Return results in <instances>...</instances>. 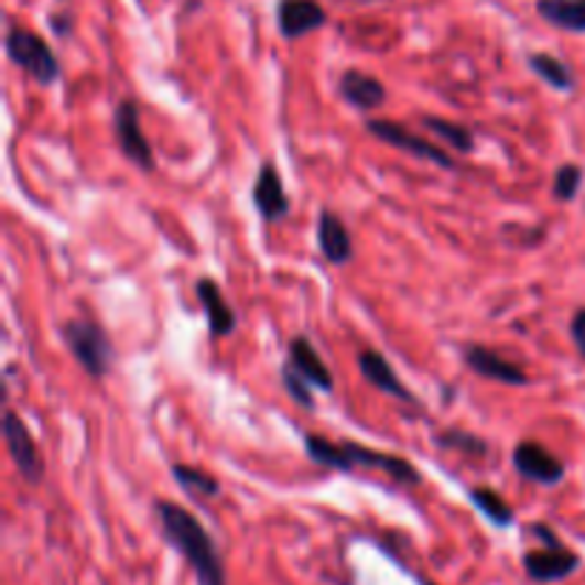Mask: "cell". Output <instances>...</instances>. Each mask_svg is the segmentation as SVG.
I'll return each mask as SVG.
<instances>
[{
  "label": "cell",
  "mask_w": 585,
  "mask_h": 585,
  "mask_svg": "<svg viewBox=\"0 0 585 585\" xmlns=\"http://www.w3.org/2000/svg\"><path fill=\"white\" fill-rule=\"evenodd\" d=\"M579 557L563 543L543 545V549H531L523 554V568L529 579L534 583H560V579L572 577L577 572Z\"/></svg>",
  "instance_id": "8fae6325"
},
{
  "label": "cell",
  "mask_w": 585,
  "mask_h": 585,
  "mask_svg": "<svg viewBox=\"0 0 585 585\" xmlns=\"http://www.w3.org/2000/svg\"><path fill=\"white\" fill-rule=\"evenodd\" d=\"M328 14L317 0H280L278 7V26L280 35L286 41L308 35L314 29L326 26Z\"/></svg>",
  "instance_id": "2e32d148"
},
{
  "label": "cell",
  "mask_w": 585,
  "mask_h": 585,
  "mask_svg": "<svg viewBox=\"0 0 585 585\" xmlns=\"http://www.w3.org/2000/svg\"><path fill=\"white\" fill-rule=\"evenodd\" d=\"M251 203H254V209L266 224H280L292 212V201H289V192L274 161L260 163V172L254 177V186H251Z\"/></svg>",
  "instance_id": "ba28073f"
},
{
  "label": "cell",
  "mask_w": 585,
  "mask_h": 585,
  "mask_svg": "<svg viewBox=\"0 0 585 585\" xmlns=\"http://www.w3.org/2000/svg\"><path fill=\"white\" fill-rule=\"evenodd\" d=\"M280 383H283L286 394L300 405V409L314 411V389L297 375V371L289 369L286 362H283V369H280Z\"/></svg>",
  "instance_id": "d4e9b609"
},
{
  "label": "cell",
  "mask_w": 585,
  "mask_h": 585,
  "mask_svg": "<svg viewBox=\"0 0 585 585\" xmlns=\"http://www.w3.org/2000/svg\"><path fill=\"white\" fill-rule=\"evenodd\" d=\"M61 337L66 343V349L77 360V366L91 377V380H104L109 371L115 369V351L112 340L106 335V328L100 326L95 317H75L61 326Z\"/></svg>",
  "instance_id": "3957f363"
},
{
  "label": "cell",
  "mask_w": 585,
  "mask_h": 585,
  "mask_svg": "<svg viewBox=\"0 0 585 585\" xmlns=\"http://www.w3.org/2000/svg\"><path fill=\"white\" fill-rule=\"evenodd\" d=\"M529 69L534 72L540 80H545L551 89H557V91H572L574 89L572 66H565L560 57L549 55V52H534V55H529Z\"/></svg>",
  "instance_id": "44dd1931"
},
{
  "label": "cell",
  "mask_w": 585,
  "mask_h": 585,
  "mask_svg": "<svg viewBox=\"0 0 585 585\" xmlns=\"http://www.w3.org/2000/svg\"><path fill=\"white\" fill-rule=\"evenodd\" d=\"M161 534L195 572L197 585H229L224 554L195 514L172 500H154Z\"/></svg>",
  "instance_id": "6da1fadb"
},
{
  "label": "cell",
  "mask_w": 585,
  "mask_h": 585,
  "mask_svg": "<svg viewBox=\"0 0 585 585\" xmlns=\"http://www.w3.org/2000/svg\"><path fill=\"white\" fill-rule=\"evenodd\" d=\"M195 294L201 300L206 323H209V337H229L237 328V314L229 300L224 297V289L217 286L212 278H201L195 283Z\"/></svg>",
  "instance_id": "e0dca14e"
},
{
  "label": "cell",
  "mask_w": 585,
  "mask_h": 585,
  "mask_svg": "<svg viewBox=\"0 0 585 585\" xmlns=\"http://www.w3.org/2000/svg\"><path fill=\"white\" fill-rule=\"evenodd\" d=\"M340 98L357 109V112H377L383 109L386 100H389V89L380 77L369 75V72L360 69H346L340 75Z\"/></svg>",
  "instance_id": "5bb4252c"
},
{
  "label": "cell",
  "mask_w": 585,
  "mask_h": 585,
  "mask_svg": "<svg viewBox=\"0 0 585 585\" xmlns=\"http://www.w3.org/2000/svg\"><path fill=\"white\" fill-rule=\"evenodd\" d=\"M3 440H7V452L18 474H21V480H26L29 486H41L46 466H43V457L37 452V443L29 432V425L12 409L3 411Z\"/></svg>",
  "instance_id": "52a82bcc"
},
{
  "label": "cell",
  "mask_w": 585,
  "mask_h": 585,
  "mask_svg": "<svg viewBox=\"0 0 585 585\" xmlns=\"http://www.w3.org/2000/svg\"><path fill=\"white\" fill-rule=\"evenodd\" d=\"M511 466L523 480L540 483V486H557L565 477V463L557 461L543 443L537 440H520L511 452Z\"/></svg>",
  "instance_id": "9c48e42d"
},
{
  "label": "cell",
  "mask_w": 585,
  "mask_h": 585,
  "mask_svg": "<svg viewBox=\"0 0 585 585\" xmlns=\"http://www.w3.org/2000/svg\"><path fill=\"white\" fill-rule=\"evenodd\" d=\"M317 246L328 266H349L355 258V240L349 226L332 209H321L317 215Z\"/></svg>",
  "instance_id": "4fadbf2b"
},
{
  "label": "cell",
  "mask_w": 585,
  "mask_h": 585,
  "mask_svg": "<svg viewBox=\"0 0 585 585\" xmlns=\"http://www.w3.org/2000/svg\"><path fill=\"white\" fill-rule=\"evenodd\" d=\"M572 343H574V349L579 351V357L585 360V308H577L572 317Z\"/></svg>",
  "instance_id": "484cf974"
},
{
  "label": "cell",
  "mask_w": 585,
  "mask_h": 585,
  "mask_svg": "<svg viewBox=\"0 0 585 585\" xmlns=\"http://www.w3.org/2000/svg\"><path fill=\"white\" fill-rule=\"evenodd\" d=\"M537 14L565 32H585V0H537Z\"/></svg>",
  "instance_id": "ac0fdd59"
},
{
  "label": "cell",
  "mask_w": 585,
  "mask_h": 585,
  "mask_svg": "<svg viewBox=\"0 0 585 585\" xmlns=\"http://www.w3.org/2000/svg\"><path fill=\"white\" fill-rule=\"evenodd\" d=\"M366 132H369L371 138L380 140V143H386V147L411 154V158H420V161L434 163V166H440V169L457 166V163H454L446 154V149H440L437 143L425 140L423 134L411 132L409 126L398 123V120L371 118V120H366Z\"/></svg>",
  "instance_id": "5b68a950"
},
{
  "label": "cell",
  "mask_w": 585,
  "mask_h": 585,
  "mask_svg": "<svg viewBox=\"0 0 585 585\" xmlns=\"http://www.w3.org/2000/svg\"><path fill=\"white\" fill-rule=\"evenodd\" d=\"M463 362L468 366V371H474L483 380L502 386H529V375H526L517 362L506 360L500 351L480 346V343H466L463 346Z\"/></svg>",
  "instance_id": "30bf717a"
},
{
  "label": "cell",
  "mask_w": 585,
  "mask_h": 585,
  "mask_svg": "<svg viewBox=\"0 0 585 585\" xmlns=\"http://www.w3.org/2000/svg\"><path fill=\"white\" fill-rule=\"evenodd\" d=\"M468 497H472L474 509L480 511L486 520H491V523L497 526V529H509L511 523H514V509H511L509 502L502 500V495H497L495 488L488 486H477L468 491Z\"/></svg>",
  "instance_id": "7402d4cb"
},
{
  "label": "cell",
  "mask_w": 585,
  "mask_h": 585,
  "mask_svg": "<svg viewBox=\"0 0 585 585\" xmlns=\"http://www.w3.org/2000/svg\"><path fill=\"white\" fill-rule=\"evenodd\" d=\"M7 55L18 69L26 72L35 84L52 86L61 77V61L52 46L41 35L23 26H12L7 32Z\"/></svg>",
  "instance_id": "277c9868"
},
{
  "label": "cell",
  "mask_w": 585,
  "mask_h": 585,
  "mask_svg": "<svg viewBox=\"0 0 585 585\" xmlns=\"http://www.w3.org/2000/svg\"><path fill=\"white\" fill-rule=\"evenodd\" d=\"M112 129L126 161L138 166L140 172H154V169H158L152 143H149V138L143 134V126H140V106L134 104L132 98L120 100V104L115 106Z\"/></svg>",
  "instance_id": "8992f818"
},
{
  "label": "cell",
  "mask_w": 585,
  "mask_h": 585,
  "mask_svg": "<svg viewBox=\"0 0 585 585\" xmlns=\"http://www.w3.org/2000/svg\"><path fill=\"white\" fill-rule=\"evenodd\" d=\"M420 585H429V583H423V579H420Z\"/></svg>",
  "instance_id": "4316f807"
},
{
  "label": "cell",
  "mask_w": 585,
  "mask_h": 585,
  "mask_svg": "<svg viewBox=\"0 0 585 585\" xmlns=\"http://www.w3.org/2000/svg\"><path fill=\"white\" fill-rule=\"evenodd\" d=\"M357 369H360L362 380L375 386L377 391H383V394L400 400V403H418V398L411 394V389H405V383L400 380V375L394 371L389 357L380 355L377 349L357 351Z\"/></svg>",
  "instance_id": "7c38bea8"
},
{
  "label": "cell",
  "mask_w": 585,
  "mask_h": 585,
  "mask_svg": "<svg viewBox=\"0 0 585 585\" xmlns=\"http://www.w3.org/2000/svg\"><path fill=\"white\" fill-rule=\"evenodd\" d=\"M420 123H423V129H429V132H432L434 138L443 140V143H448V147H452L454 152L472 154L474 149H477V140H474V132L468 129V126L454 123V120L432 118V115H425V118H420Z\"/></svg>",
  "instance_id": "ffe728a7"
},
{
  "label": "cell",
  "mask_w": 585,
  "mask_h": 585,
  "mask_svg": "<svg viewBox=\"0 0 585 585\" xmlns=\"http://www.w3.org/2000/svg\"><path fill=\"white\" fill-rule=\"evenodd\" d=\"M583 188V169L577 163H563V166L554 172V181H551V195L560 203H572Z\"/></svg>",
  "instance_id": "cb8c5ba5"
},
{
  "label": "cell",
  "mask_w": 585,
  "mask_h": 585,
  "mask_svg": "<svg viewBox=\"0 0 585 585\" xmlns=\"http://www.w3.org/2000/svg\"><path fill=\"white\" fill-rule=\"evenodd\" d=\"M303 446H306L308 461L323 468H332V472H380L394 483H400V486H420L423 483L418 466H411L405 457L362 446V443H355V440H328L321 437V434H306Z\"/></svg>",
  "instance_id": "7a4b0ae2"
},
{
  "label": "cell",
  "mask_w": 585,
  "mask_h": 585,
  "mask_svg": "<svg viewBox=\"0 0 585 585\" xmlns=\"http://www.w3.org/2000/svg\"><path fill=\"white\" fill-rule=\"evenodd\" d=\"M434 446L443 448V452L468 454V457H483L488 452L486 440L472 432H463V429H446V432L434 434Z\"/></svg>",
  "instance_id": "603a6c76"
},
{
  "label": "cell",
  "mask_w": 585,
  "mask_h": 585,
  "mask_svg": "<svg viewBox=\"0 0 585 585\" xmlns=\"http://www.w3.org/2000/svg\"><path fill=\"white\" fill-rule=\"evenodd\" d=\"M286 366L297 371V375L303 377V380H306L314 391L328 394V391L335 389V377H332L328 366L323 362V357L317 355V349H314L312 340H308L306 335H297L289 340Z\"/></svg>",
  "instance_id": "9a60e30c"
},
{
  "label": "cell",
  "mask_w": 585,
  "mask_h": 585,
  "mask_svg": "<svg viewBox=\"0 0 585 585\" xmlns=\"http://www.w3.org/2000/svg\"><path fill=\"white\" fill-rule=\"evenodd\" d=\"M172 477H175L177 486L197 502L215 500V497L224 491L220 483H217V477H212V474L203 472V468L186 466V463H175V466H172Z\"/></svg>",
  "instance_id": "d6986e66"
}]
</instances>
